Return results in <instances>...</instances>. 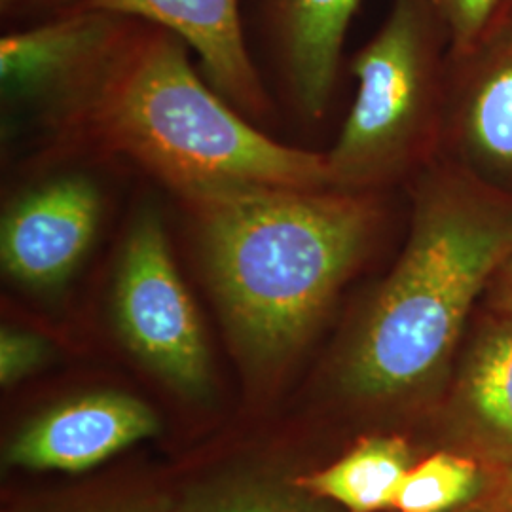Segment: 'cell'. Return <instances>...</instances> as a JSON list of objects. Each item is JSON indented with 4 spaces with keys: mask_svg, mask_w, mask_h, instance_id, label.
Segmentation results:
<instances>
[{
    "mask_svg": "<svg viewBox=\"0 0 512 512\" xmlns=\"http://www.w3.org/2000/svg\"><path fill=\"white\" fill-rule=\"evenodd\" d=\"M239 361L274 374L308 346L382 236L380 194L234 186L181 200Z\"/></svg>",
    "mask_w": 512,
    "mask_h": 512,
    "instance_id": "6da1fadb",
    "label": "cell"
},
{
    "mask_svg": "<svg viewBox=\"0 0 512 512\" xmlns=\"http://www.w3.org/2000/svg\"><path fill=\"white\" fill-rule=\"evenodd\" d=\"M183 40L129 19L109 59L44 124L55 145L122 156L177 200L234 186L330 188L325 154L255 128L190 61Z\"/></svg>",
    "mask_w": 512,
    "mask_h": 512,
    "instance_id": "7a4b0ae2",
    "label": "cell"
},
{
    "mask_svg": "<svg viewBox=\"0 0 512 512\" xmlns=\"http://www.w3.org/2000/svg\"><path fill=\"white\" fill-rule=\"evenodd\" d=\"M410 228L340 351L344 389L385 401L431 384L512 251V196L437 158L410 183Z\"/></svg>",
    "mask_w": 512,
    "mask_h": 512,
    "instance_id": "3957f363",
    "label": "cell"
},
{
    "mask_svg": "<svg viewBox=\"0 0 512 512\" xmlns=\"http://www.w3.org/2000/svg\"><path fill=\"white\" fill-rule=\"evenodd\" d=\"M446 61L448 38L429 0H391L351 59L357 92L325 152L330 188L380 194L440 158Z\"/></svg>",
    "mask_w": 512,
    "mask_h": 512,
    "instance_id": "277c9868",
    "label": "cell"
},
{
    "mask_svg": "<svg viewBox=\"0 0 512 512\" xmlns=\"http://www.w3.org/2000/svg\"><path fill=\"white\" fill-rule=\"evenodd\" d=\"M110 311L118 338L148 372L188 399L211 393L202 319L152 205L129 220L114 264Z\"/></svg>",
    "mask_w": 512,
    "mask_h": 512,
    "instance_id": "5b68a950",
    "label": "cell"
},
{
    "mask_svg": "<svg viewBox=\"0 0 512 512\" xmlns=\"http://www.w3.org/2000/svg\"><path fill=\"white\" fill-rule=\"evenodd\" d=\"M440 158L512 196V6L448 54Z\"/></svg>",
    "mask_w": 512,
    "mask_h": 512,
    "instance_id": "8992f818",
    "label": "cell"
},
{
    "mask_svg": "<svg viewBox=\"0 0 512 512\" xmlns=\"http://www.w3.org/2000/svg\"><path fill=\"white\" fill-rule=\"evenodd\" d=\"M105 213L99 184L67 171L19 192L0 222L2 270L33 293L61 289L92 251Z\"/></svg>",
    "mask_w": 512,
    "mask_h": 512,
    "instance_id": "52a82bcc",
    "label": "cell"
},
{
    "mask_svg": "<svg viewBox=\"0 0 512 512\" xmlns=\"http://www.w3.org/2000/svg\"><path fill=\"white\" fill-rule=\"evenodd\" d=\"M129 19L80 8L8 31L0 38L4 99L35 110L44 126L103 67Z\"/></svg>",
    "mask_w": 512,
    "mask_h": 512,
    "instance_id": "ba28073f",
    "label": "cell"
},
{
    "mask_svg": "<svg viewBox=\"0 0 512 512\" xmlns=\"http://www.w3.org/2000/svg\"><path fill=\"white\" fill-rule=\"evenodd\" d=\"M158 429L160 420L147 403L118 391H93L55 404L21 427L4 461L29 471L82 473Z\"/></svg>",
    "mask_w": 512,
    "mask_h": 512,
    "instance_id": "9c48e42d",
    "label": "cell"
},
{
    "mask_svg": "<svg viewBox=\"0 0 512 512\" xmlns=\"http://www.w3.org/2000/svg\"><path fill=\"white\" fill-rule=\"evenodd\" d=\"M82 8L162 27L196 54L205 80L245 118L260 122L270 114L243 0H82Z\"/></svg>",
    "mask_w": 512,
    "mask_h": 512,
    "instance_id": "30bf717a",
    "label": "cell"
},
{
    "mask_svg": "<svg viewBox=\"0 0 512 512\" xmlns=\"http://www.w3.org/2000/svg\"><path fill=\"white\" fill-rule=\"evenodd\" d=\"M258 40L300 114L329 109L349 25L361 0H251Z\"/></svg>",
    "mask_w": 512,
    "mask_h": 512,
    "instance_id": "8fae6325",
    "label": "cell"
},
{
    "mask_svg": "<svg viewBox=\"0 0 512 512\" xmlns=\"http://www.w3.org/2000/svg\"><path fill=\"white\" fill-rule=\"evenodd\" d=\"M458 397L480 439L512 461V317L492 311L478 325L461 361Z\"/></svg>",
    "mask_w": 512,
    "mask_h": 512,
    "instance_id": "7c38bea8",
    "label": "cell"
},
{
    "mask_svg": "<svg viewBox=\"0 0 512 512\" xmlns=\"http://www.w3.org/2000/svg\"><path fill=\"white\" fill-rule=\"evenodd\" d=\"M412 454L401 437H368L323 471L294 480L317 499H329L348 512L393 509Z\"/></svg>",
    "mask_w": 512,
    "mask_h": 512,
    "instance_id": "4fadbf2b",
    "label": "cell"
},
{
    "mask_svg": "<svg viewBox=\"0 0 512 512\" xmlns=\"http://www.w3.org/2000/svg\"><path fill=\"white\" fill-rule=\"evenodd\" d=\"M480 471L473 459L440 452L410 467L397 492L399 512H450L478 492Z\"/></svg>",
    "mask_w": 512,
    "mask_h": 512,
    "instance_id": "5bb4252c",
    "label": "cell"
},
{
    "mask_svg": "<svg viewBox=\"0 0 512 512\" xmlns=\"http://www.w3.org/2000/svg\"><path fill=\"white\" fill-rule=\"evenodd\" d=\"M175 512V511H173ZM177 512H329L321 499L296 482L234 478L205 486L186 497Z\"/></svg>",
    "mask_w": 512,
    "mask_h": 512,
    "instance_id": "9a60e30c",
    "label": "cell"
},
{
    "mask_svg": "<svg viewBox=\"0 0 512 512\" xmlns=\"http://www.w3.org/2000/svg\"><path fill=\"white\" fill-rule=\"evenodd\" d=\"M448 38V54H459L480 37L503 0H429Z\"/></svg>",
    "mask_w": 512,
    "mask_h": 512,
    "instance_id": "2e32d148",
    "label": "cell"
},
{
    "mask_svg": "<svg viewBox=\"0 0 512 512\" xmlns=\"http://www.w3.org/2000/svg\"><path fill=\"white\" fill-rule=\"evenodd\" d=\"M52 357V344L38 332L4 325L0 330V384H18Z\"/></svg>",
    "mask_w": 512,
    "mask_h": 512,
    "instance_id": "e0dca14e",
    "label": "cell"
},
{
    "mask_svg": "<svg viewBox=\"0 0 512 512\" xmlns=\"http://www.w3.org/2000/svg\"><path fill=\"white\" fill-rule=\"evenodd\" d=\"M82 0H0V16L2 21L19 23V27H27L46 19L80 10Z\"/></svg>",
    "mask_w": 512,
    "mask_h": 512,
    "instance_id": "ac0fdd59",
    "label": "cell"
},
{
    "mask_svg": "<svg viewBox=\"0 0 512 512\" xmlns=\"http://www.w3.org/2000/svg\"><path fill=\"white\" fill-rule=\"evenodd\" d=\"M490 310L512 317V251L503 258L486 289Z\"/></svg>",
    "mask_w": 512,
    "mask_h": 512,
    "instance_id": "d6986e66",
    "label": "cell"
},
{
    "mask_svg": "<svg viewBox=\"0 0 512 512\" xmlns=\"http://www.w3.org/2000/svg\"><path fill=\"white\" fill-rule=\"evenodd\" d=\"M97 512H173V507L165 497H139L109 505Z\"/></svg>",
    "mask_w": 512,
    "mask_h": 512,
    "instance_id": "ffe728a7",
    "label": "cell"
},
{
    "mask_svg": "<svg viewBox=\"0 0 512 512\" xmlns=\"http://www.w3.org/2000/svg\"><path fill=\"white\" fill-rule=\"evenodd\" d=\"M490 512H512V469L503 478L501 486L497 488L490 505Z\"/></svg>",
    "mask_w": 512,
    "mask_h": 512,
    "instance_id": "44dd1931",
    "label": "cell"
},
{
    "mask_svg": "<svg viewBox=\"0 0 512 512\" xmlns=\"http://www.w3.org/2000/svg\"><path fill=\"white\" fill-rule=\"evenodd\" d=\"M501 6H512V0H503Z\"/></svg>",
    "mask_w": 512,
    "mask_h": 512,
    "instance_id": "7402d4cb",
    "label": "cell"
}]
</instances>
